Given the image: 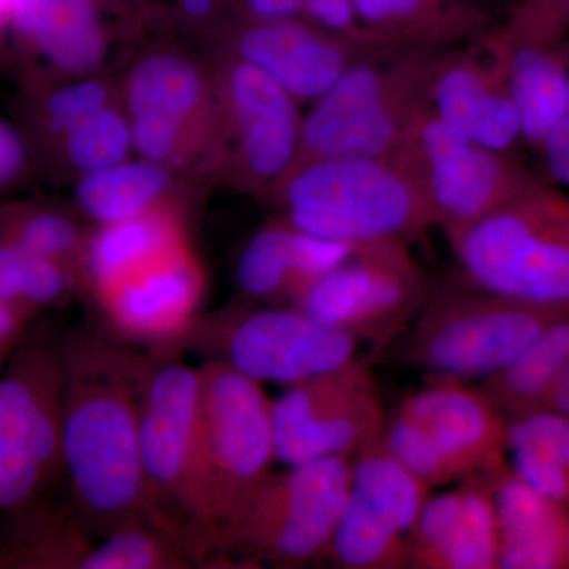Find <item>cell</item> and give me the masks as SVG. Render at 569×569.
<instances>
[{
	"instance_id": "cell-1",
	"label": "cell",
	"mask_w": 569,
	"mask_h": 569,
	"mask_svg": "<svg viewBox=\"0 0 569 569\" xmlns=\"http://www.w3.org/2000/svg\"><path fill=\"white\" fill-rule=\"evenodd\" d=\"M62 356V462L78 507L111 531L148 522L178 537L142 460V396L152 367L92 335L67 337Z\"/></svg>"
},
{
	"instance_id": "cell-2",
	"label": "cell",
	"mask_w": 569,
	"mask_h": 569,
	"mask_svg": "<svg viewBox=\"0 0 569 569\" xmlns=\"http://www.w3.org/2000/svg\"><path fill=\"white\" fill-rule=\"evenodd\" d=\"M269 190L287 208L288 223L328 241L410 244L437 227L425 193L389 157L313 160Z\"/></svg>"
},
{
	"instance_id": "cell-3",
	"label": "cell",
	"mask_w": 569,
	"mask_h": 569,
	"mask_svg": "<svg viewBox=\"0 0 569 569\" xmlns=\"http://www.w3.org/2000/svg\"><path fill=\"white\" fill-rule=\"evenodd\" d=\"M463 279L569 312V193L541 181L478 222L448 231Z\"/></svg>"
},
{
	"instance_id": "cell-4",
	"label": "cell",
	"mask_w": 569,
	"mask_h": 569,
	"mask_svg": "<svg viewBox=\"0 0 569 569\" xmlns=\"http://www.w3.org/2000/svg\"><path fill=\"white\" fill-rule=\"evenodd\" d=\"M437 52L396 48L348 69L302 119L291 170L313 160L391 156L427 104Z\"/></svg>"
},
{
	"instance_id": "cell-5",
	"label": "cell",
	"mask_w": 569,
	"mask_h": 569,
	"mask_svg": "<svg viewBox=\"0 0 569 569\" xmlns=\"http://www.w3.org/2000/svg\"><path fill=\"white\" fill-rule=\"evenodd\" d=\"M351 470L353 458H328L269 473L217 527L216 542L279 567L328 559L350 492Z\"/></svg>"
},
{
	"instance_id": "cell-6",
	"label": "cell",
	"mask_w": 569,
	"mask_h": 569,
	"mask_svg": "<svg viewBox=\"0 0 569 569\" xmlns=\"http://www.w3.org/2000/svg\"><path fill=\"white\" fill-rule=\"evenodd\" d=\"M565 316L569 312L527 305L463 279L429 295L408 332L403 358L436 380L485 381Z\"/></svg>"
},
{
	"instance_id": "cell-7",
	"label": "cell",
	"mask_w": 569,
	"mask_h": 569,
	"mask_svg": "<svg viewBox=\"0 0 569 569\" xmlns=\"http://www.w3.org/2000/svg\"><path fill=\"white\" fill-rule=\"evenodd\" d=\"M62 343L26 332L0 373V512L31 507L63 468Z\"/></svg>"
},
{
	"instance_id": "cell-8",
	"label": "cell",
	"mask_w": 569,
	"mask_h": 569,
	"mask_svg": "<svg viewBox=\"0 0 569 569\" xmlns=\"http://www.w3.org/2000/svg\"><path fill=\"white\" fill-rule=\"evenodd\" d=\"M389 159L425 193L443 234L485 219L545 181L511 153L470 140L427 104Z\"/></svg>"
},
{
	"instance_id": "cell-9",
	"label": "cell",
	"mask_w": 569,
	"mask_h": 569,
	"mask_svg": "<svg viewBox=\"0 0 569 569\" xmlns=\"http://www.w3.org/2000/svg\"><path fill=\"white\" fill-rule=\"evenodd\" d=\"M429 295L408 244L380 241L356 246L346 261L306 284L290 306L380 351L417 318Z\"/></svg>"
},
{
	"instance_id": "cell-10",
	"label": "cell",
	"mask_w": 569,
	"mask_h": 569,
	"mask_svg": "<svg viewBox=\"0 0 569 569\" xmlns=\"http://www.w3.org/2000/svg\"><path fill=\"white\" fill-rule=\"evenodd\" d=\"M201 445L212 535L277 460L272 400L223 359L200 369Z\"/></svg>"
},
{
	"instance_id": "cell-11",
	"label": "cell",
	"mask_w": 569,
	"mask_h": 569,
	"mask_svg": "<svg viewBox=\"0 0 569 569\" xmlns=\"http://www.w3.org/2000/svg\"><path fill=\"white\" fill-rule=\"evenodd\" d=\"M277 460L355 458L383 433V400L361 359L288 387L272 400Z\"/></svg>"
},
{
	"instance_id": "cell-12",
	"label": "cell",
	"mask_w": 569,
	"mask_h": 569,
	"mask_svg": "<svg viewBox=\"0 0 569 569\" xmlns=\"http://www.w3.org/2000/svg\"><path fill=\"white\" fill-rule=\"evenodd\" d=\"M141 449L159 503L212 535L201 445L200 370L183 365L151 369L142 396Z\"/></svg>"
},
{
	"instance_id": "cell-13",
	"label": "cell",
	"mask_w": 569,
	"mask_h": 569,
	"mask_svg": "<svg viewBox=\"0 0 569 569\" xmlns=\"http://www.w3.org/2000/svg\"><path fill=\"white\" fill-rule=\"evenodd\" d=\"M359 343L291 306L236 313L222 331L224 362L258 383L287 388L355 361Z\"/></svg>"
},
{
	"instance_id": "cell-14",
	"label": "cell",
	"mask_w": 569,
	"mask_h": 569,
	"mask_svg": "<svg viewBox=\"0 0 569 569\" xmlns=\"http://www.w3.org/2000/svg\"><path fill=\"white\" fill-rule=\"evenodd\" d=\"M427 107L493 151L509 153L522 140L503 50L490 31L466 50L455 47L437 52L427 82Z\"/></svg>"
},
{
	"instance_id": "cell-15",
	"label": "cell",
	"mask_w": 569,
	"mask_h": 569,
	"mask_svg": "<svg viewBox=\"0 0 569 569\" xmlns=\"http://www.w3.org/2000/svg\"><path fill=\"white\" fill-rule=\"evenodd\" d=\"M239 179L269 190L293 167L302 119L298 102L252 63L236 58L223 80Z\"/></svg>"
},
{
	"instance_id": "cell-16",
	"label": "cell",
	"mask_w": 569,
	"mask_h": 569,
	"mask_svg": "<svg viewBox=\"0 0 569 569\" xmlns=\"http://www.w3.org/2000/svg\"><path fill=\"white\" fill-rule=\"evenodd\" d=\"M396 48L402 47L361 43L298 18H250L236 40V58L263 71L296 102H306L320 99L356 63Z\"/></svg>"
},
{
	"instance_id": "cell-17",
	"label": "cell",
	"mask_w": 569,
	"mask_h": 569,
	"mask_svg": "<svg viewBox=\"0 0 569 569\" xmlns=\"http://www.w3.org/2000/svg\"><path fill=\"white\" fill-rule=\"evenodd\" d=\"M203 274L183 244L151 264L97 291L112 328L134 340H164L192 323Z\"/></svg>"
},
{
	"instance_id": "cell-18",
	"label": "cell",
	"mask_w": 569,
	"mask_h": 569,
	"mask_svg": "<svg viewBox=\"0 0 569 569\" xmlns=\"http://www.w3.org/2000/svg\"><path fill=\"white\" fill-rule=\"evenodd\" d=\"M400 413L425 426L468 477L507 466L508 419L481 388L437 380L403 400Z\"/></svg>"
},
{
	"instance_id": "cell-19",
	"label": "cell",
	"mask_w": 569,
	"mask_h": 569,
	"mask_svg": "<svg viewBox=\"0 0 569 569\" xmlns=\"http://www.w3.org/2000/svg\"><path fill=\"white\" fill-rule=\"evenodd\" d=\"M355 249L279 220L250 239L236 266V279L250 298L290 305L306 284L346 261Z\"/></svg>"
},
{
	"instance_id": "cell-20",
	"label": "cell",
	"mask_w": 569,
	"mask_h": 569,
	"mask_svg": "<svg viewBox=\"0 0 569 569\" xmlns=\"http://www.w3.org/2000/svg\"><path fill=\"white\" fill-rule=\"evenodd\" d=\"M500 527V569H569V512L507 463L490 475Z\"/></svg>"
},
{
	"instance_id": "cell-21",
	"label": "cell",
	"mask_w": 569,
	"mask_h": 569,
	"mask_svg": "<svg viewBox=\"0 0 569 569\" xmlns=\"http://www.w3.org/2000/svg\"><path fill=\"white\" fill-rule=\"evenodd\" d=\"M362 28L389 44L441 51L475 41L496 17L473 0H351Z\"/></svg>"
},
{
	"instance_id": "cell-22",
	"label": "cell",
	"mask_w": 569,
	"mask_h": 569,
	"mask_svg": "<svg viewBox=\"0 0 569 569\" xmlns=\"http://www.w3.org/2000/svg\"><path fill=\"white\" fill-rule=\"evenodd\" d=\"M10 26L28 50L66 73L84 74L102 61L92 0H13Z\"/></svg>"
},
{
	"instance_id": "cell-23",
	"label": "cell",
	"mask_w": 569,
	"mask_h": 569,
	"mask_svg": "<svg viewBox=\"0 0 569 569\" xmlns=\"http://www.w3.org/2000/svg\"><path fill=\"white\" fill-rule=\"evenodd\" d=\"M492 37L503 50L522 141L539 151L569 114V41L553 48L505 47L493 33Z\"/></svg>"
},
{
	"instance_id": "cell-24",
	"label": "cell",
	"mask_w": 569,
	"mask_h": 569,
	"mask_svg": "<svg viewBox=\"0 0 569 569\" xmlns=\"http://www.w3.org/2000/svg\"><path fill=\"white\" fill-rule=\"evenodd\" d=\"M569 366V316L550 323L503 369L481 381L482 391L508 421L545 410Z\"/></svg>"
},
{
	"instance_id": "cell-25",
	"label": "cell",
	"mask_w": 569,
	"mask_h": 569,
	"mask_svg": "<svg viewBox=\"0 0 569 569\" xmlns=\"http://www.w3.org/2000/svg\"><path fill=\"white\" fill-rule=\"evenodd\" d=\"M183 244L176 219L153 208L132 219L103 224L86 244L82 269L86 266L99 291Z\"/></svg>"
},
{
	"instance_id": "cell-26",
	"label": "cell",
	"mask_w": 569,
	"mask_h": 569,
	"mask_svg": "<svg viewBox=\"0 0 569 569\" xmlns=\"http://www.w3.org/2000/svg\"><path fill=\"white\" fill-rule=\"evenodd\" d=\"M204 96V80L198 67L170 52L149 56L138 63L127 86L132 118L157 119L182 130L201 112Z\"/></svg>"
},
{
	"instance_id": "cell-27",
	"label": "cell",
	"mask_w": 569,
	"mask_h": 569,
	"mask_svg": "<svg viewBox=\"0 0 569 569\" xmlns=\"http://www.w3.org/2000/svg\"><path fill=\"white\" fill-rule=\"evenodd\" d=\"M168 181L167 171L159 163L121 162L84 174L78 183V203L97 222H121L151 211Z\"/></svg>"
},
{
	"instance_id": "cell-28",
	"label": "cell",
	"mask_w": 569,
	"mask_h": 569,
	"mask_svg": "<svg viewBox=\"0 0 569 569\" xmlns=\"http://www.w3.org/2000/svg\"><path fill=\"white\" fill-rule=\"evenodd\" d=\"M328 559L342 569L410 568L408 537L348 492Z\"/></svg>"
},
{
	"instance_id": "cell-29",
	"label": "cell",
	"mask_w": 569,
	"mask_h": 569,
	"mask_svg": "<svg viewBox=\"0 0 569 569\" xmlns=\"http://www.w3.org/2000/svg\"><path fill=\"white\" fill-rule=\"evenodd\" d=\"M462 515L445 569H500V527L492 478L475 473L460 479Z\"/></svg>"
},
{
	"instance_id": "cell-30",
	"label": "cell",
	"mask_w": 569,
	"mask_h": 569,
	"mask_svg": "<svg viewBox=\"0 0 569 569\" xmlns=\"http://www.w3.org/2000/svg\"><path fill=\"white\" fill-rule=\"evenodd\" d=\"M0 239L24 252L52 258L82 269V241L77 224L66 213L32 203L0 206Z\"/></svg>"
},
{
	"instance_id": "cell-31",
	"label": "cell",
	"mask_w": 569,
	"mask_h": 569,
	"mask_svg": "<svg viewBox=\"0 0 569 569\" xmlns=\"http://www.w3.org/2000/svg\"><path fill=\"white\" fill-rule=\"evenodd\" d=\"M178 537L148 522L112 530L93 548H86L77 569H176L189 567Z\"/></svg>"
},
{
	"instance_id": "cell-32",
	"label": "cell",
	"mask_w": 569,
	"mask_h": 569,
	"mask_svg": "<svg viewBox=\"0 0 569 569\" xmlns=\"http://www.w3.org/2000/svg\"><path fill=\"white\" fill-rule=\"evenodd\" d=\"M380 441L400 466L429 488H443L468 477L425 426L400 411L388 419Z\"/></svg>"
},
{
	"instance_id": "cell-33",
	"label": "cell",
	"mask_w": 569,
	"mask_h": 569,
	"mask_svg": "<svg viewBox=\"0 0 569 569\" xmlns=\"http://www.w3.org/2000/svg\"><path fill=\"white\" fill-rule=\"evenodd\" d=\"M61 141L74 170L96 173L123 162L133 146L132 127L121 112L104 107L74 126Z\"/></svg>"
},
{
	"instance_id": "cell-34",
	"label": "cell",
	"mask_w": 569,
	"mask_h": 569,
	"mask_svg": "<svg viewBox=\"0 0 569 569\" xmlns=\"http://www.w3.org/2000/svg\"><path fill=\"white\" fill-rule=\"evenodd\" d=\"M462 515L460 486L427 498L417 523L408 535L410 568L445 569L452 539Z\"/></svg>"
},
{
	"instance_id": "cell-35",
	"label": "cell",
	"mask_w": 569,
	"mask_h": 569,
	"mask_svg": "<svg viewBox=\"0 0 569 569\" xmlns=\"http://www.w3.org/2000/svg\"><path fill=\"white\" fill-rule=\"evenodd\" d=\"M108 91L99 81L61 86L33 97L31 122L44 142L61 141L74 126L107 107Z\"/></svg>"
},
{
	"instance_id": "cell-36",
	"label": "cell",
	"mask_w": 569,
	"mask_h": 569,
	"mask_svg": "<svg viewBox=\"0 0 569 569\" xmlns=\"http://www.w3.org/2000/svg\"><path fill=\"white\" fill-rule=\"evenodd\" d=\"M492 33L505 47H561L569 41V0H516Z\"/></svg>"
},
{
	"instance_id": "cell-37",
	"label": "cell",
	"mask_w": 569,
	"mask_h": 569,
	"mask_svg": "<svg viewBox=\"0 0 569 569\" xmlns=\"http://www.w3.org/2000/svg\"><path fill=\"white\" fill-rule=\"evenodd\" d=\"M511 449H533L569 468V417L541 410L508 421Z\"/></svg>"
},
{
	"instance_id": "cell-38",
	"label": "cell",
	"mask_w": 569,
	"mask_h": 569,
	"mask_svg": "<svg viewBox=\"0 0 569 569\" xmlns=\"http://www.w3.org/2000/svg\"><path fill=\"white\" fill-rule=\"evenodd\" d=\"M26 253L22 271V305L32 318L69 293L77 272L69 264L40 254Z\"/></svg>"
},
{
	"instance_id": "cell-39",
	"label": "cell",
	"mask_w": 569,
	"mask_h": 569,
	"mask_svg": "<svg viewBox=\"0 0 569 569\" xmlns=\"http://www.w3.org/2000/svg\"><path fill=\"white\" fill-rule=\"evenodd\" d=\"M512 470L531 488L569 512V468L533 449H511Z\"/></svg>"
},
{
	"instance_id": "cell-40",
	"label": "cell",
	"mask_w": 569,
	"mask_h": 569,
	"mask_svg": "<svg viewBox=\"0 0 569 569\" xmlns=\"http://www.w3.org/2000/svg\"><path fill=\"white\" fill-rule=\"evenodd\" d=\"M302 14L326 31L376 47H395L362 28L351 0H302Z\"/></svg>"
},
{
	"instance_id": "cell-41",
	"label": "cell",
	"mask_w": 569,
	"mask_h": 569,
	"mask_svg": "<svg viewBox=\"0 0 569 569\" xmlns=\"http://www.w3.org/2000/svg\"><path fill=\"white\" fill-rule=\"evenodd\" d=\"M132 141L148 162L162 163L173 159L182 144L183 130L173 123L149 118H132Z\"/></svg>"
},
{
	"instance_id": "cell-42",
	"label": "cell",
	"mask_w": 569,
	"mask_h": 569,
	"mask_svg": "<svg viewBox=\"0 0 569 569\" xmlns=\"http://www.w3.org/2000/svg\"><path fill=\"white\" fill-rule=\"evenodd\" d=\"M31 148L22 130L0 118V190L21 181L29 168Z\"/></svg>"
},
{
	"instance_id": "cell-43",
	"label": "cell",
	"mask_w": 569,
	"mask_h": 569,
	"mask_svg": "<svg viewBox=\"0 0 569 569\" xmlns=\"http://www.w3.org/2000/svg\"><path fill=\"white\" fill-rule=\"evenodd\" d=\"M538 152L545 162L546 181L569 190V114L550 132Z\"/></svg>"
},
{
	"instance_id": "cell-44",
	"label": "cell",
	"mask_w": 569,
	"mask_h": 569,
	"mask_svg": "<svg viewBox=\"0 0 569 569\" xmlns=\"http://www.w3.org/2000/svg\"><path fill=\"white\" fill-rule=\"evenodd\" d=\"M24 258V250L0 239V299L32 320V317L26 312L24 305H22Z\"/></svg>"
},
{
	"instance_id": "cell-45",
	"label": "cell",
	"mask_w": 569,
	"mask_h": 569,
	"mask_svg": "<svg viewBox=\"0 0 569 569\" xmlns=\"http://www.w3.org/2000/svg\"><path fill=\"white\" fill-rule=\"evenodd\" d=\"M31 318L0 299V373L28 332Z\"/></svg>"
},
{
	"instance_id": "cell-46",
	"label": "cell",
	"mask_w": 569,
	"mask_h": 569,
	"mask_svg": "<svg viewBox=\"0 0 569 569\" xmlns=\"http://www.w3.org/2000/svg\"><path fill=\"white\" fill-rule=\"evenodd\" d=\"M252 20H290L302 14V0H247Z\"/></svg>"
},
{
	"instance_id": "cell-47",
	"label": "cell",
	"mask_w": 569,
	"mask_h": 569,
	"mask_svg": "<svg viewBox=\"0 0 569 569\" xmlns=\"http://www.w3.org/2000/svg\"><path fill=\"white\" fill-rule=\"evenodd\" d=\"M545 410L569 417V366L568 369L565 370L563 376H561L557 387L553 388Z\"/></svg>"
},
{
	"instance_id": "cell-48",
	"label": "cell",
	"mask_w": 569,
	"mask_h": 569,
	"mask_svg": "<svg viewBox=\"0 0 569 569\" xmlns=\"http://www.w3.org/2000/svg\"><path fill=\"white\" fill-rule=\"evenodd\" d=\"M183 9L192 17H204L211 10L212 0H182Z\"/></svg>"
},
{
	"instance_id": "cell-49",
	"label": "cell",
	"mask_w": 569,
	"mask_h": 569,
	"mask_svg": "<svg viewBox=\"0 0 569 569\" xmlns=\"http://www.w3.org/2000/svg\"><path fill=\"white\" fill-rule=\"evenodd\" d=\"M475 3H478L482 9L488 10L489 13H492L496 17V10L503 9L508 10L516 0H473Z\"/></svg>"
},
{
	"instance_id": "cell-50",
	"label": "cell",
	"mask_w": 569,
	"mask_h": 569,
	"mask_svg": "<svg viewBox=\"0 0 569 569\" xmlns=\"http://www.w3.org/2000/svg\"><path fill=\"white\" fill-rule=\"evenodd\" d=\"M11 7H13V0H0V29L10 24Z\"/></svg>"
},
{
	"instance_id": "cell-51",
	"label": "cell",
	"mask_w": 569,
	"mask_h": 569,
	"mask_svg": "<svg viewBox=\"0 0 569 569\" xmlns=\"http://www.w3.org/2000/svg\"><path fill=\"white\" fill-rule=\"evenodd\" d=\"M0 568H6V550H3V539H0Z\"/></svg>"
}]
</instances>
